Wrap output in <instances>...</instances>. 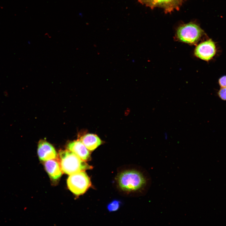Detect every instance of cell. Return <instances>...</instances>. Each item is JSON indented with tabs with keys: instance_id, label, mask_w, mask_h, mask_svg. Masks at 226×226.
Masks as SVG:
<instances>
[{
	"instance_id": "13",
	"label": "cell",
	"mask_w": 226,
	"mask_h": 226,
	"mask_svg": "<svg viewBox=\"0 0 226 226\" xmlns=\"http://www.w3.org/2000/svg\"><path fill=\"white\" fill-rule=\"evenodd\" d=\"M218 83L221 88L226 87V76L220 78L219 79Z\"/></svg>"
},
{
	"instance_id": "5",
	"label": "cell",
	"mask_w": 226,
	"mask_h": 226,
	"mask_svg": "<svg viewBox=\"0 0 226 226\" xmlns=\"http://www.w3.org/2000/svg\"><path fill=\"white\" fill-rule=\"evenodd\" d=\"M143 5L152 9L159 8L164 12L171 13L174 10H178L186 0H137Z\"/></svg>"
},
{
	"instance_id": "9",
	"label": "cell",
	"mask_w": 226,
	"mask_h": 226,
	"mask_svg": "<svg viewBox=\"0 0 226 226\" xmlns=\"http://www.w3.org/2000/svg\"><path fill=\"white\" fill-rule=\"evenodd\" d=\"M44 166L50 178L53 180H57L62 175V171L58 159H52L45 161Z\"/></svg>"
},
{
	"instance_id": "11",
	"label": "cell",
	"mask_w": 226,
	"mask_h": 226,
	"mask_svg": "<svg viewBox=\"0 0 226 226\" xmlns=\"http://www.w3.org/2000/svg\"><path fill=\"white\" fill-rule=\"evenodd\" d=\"M121 202L118 200H114L110 202L107 206V208L110 212L117 211L120 207Z\"/></svg>"
},
{
	"instance_id": "4",
	"label": "cell",
	"mask_w": 226,
	"mask_h": 226,
	"mask_svg": "<svg viewBox=\"0 0 226 226\" xmlns=\"http://www.w3.org/2000/svg\"><path fill=\"white\" fill-rule=\"evenodd\" d=\"M67 184L69 190L77 196L84 193L91 186L90 178L84 171L70 175Z\"/></svg>"
},
{
	"instance_id": "6",
	"label": "cell",
	"mask_w": 226,
	"mask_h": 226,
	"mask_svg": "<svg viewBox=\"0 0 226 226\" xmlns=\"http://www.w3.org/2000/svg\"><path fill=\"white\" fill-rule=\"evenodd\" d=\"M216 52L215 44L211 39L199 44L194 50V54L196 57L206 61L211 60Z\"/></svg>"
},
{
	"instance_id": "8",
	"label": "cell",
	"mask_w": 226,
	"mask_h": 226,
	"mask_svg": "<svg viewBox=\"0 0 226 226\" xmlns=\"http://www.w3.org/2000/svg\"><path fill=\"white\" fill-rule=\"evenodd\" d=\"M67 148L84 161L90 159V155L89 150L79 140L69 142L67 145Z\"/></svg>"
},
{
	"instance_id": "1",
	"label": "cell",
	"mask_w": 226,
	"mask_h": 226,
	"mask_svg": "<svg viewBox=\"0 0 226 226\" xmlns=\"http://www.w3.org/2000/svg\"><path fill=\"white\" fill-rule=\"evenodd\" d=\"M117 181L121 189L127 192L143 191L148 188L151 183L149 175L136 170L121 172L117 176Z\"/></svg>"
},
{
	"instance_id": "7",
	"label": "cell",
	"mask_w": 226,
	"mask_h": 226,
	"mask_svg": "<svg viewBox=\"0 0 226 226\" xmlns=\"http://www.w3.org/2000/svg\"><path fill=\"white\" fill-rule=\"evenodd\" d=\"M37 153L39 159L41 161H46L57 158L58 155L52 145L42 140L39 142Z\"/></svg>"
},
{
	"instance_id": "2",
	"label": "cell",
	"mask_w": 226,
	"mask_h": 226,
	"mask_svg": "<svg viewBox=\"0 0 226 226\" xmlns=\"http://www.w3.org/2000/svg\"><path fill=\"white\" fill-rule=\"evenodd\" d=\"M58 158L62 172L68 175L93 168L85 161L67 149L60 150Z\"/></svg>"
},
{
	"instance_id": "3",
	"label": "cell",
	"mask_w": 226,
	"mask_h": 226,
	"mask_svg": "<svg viewBox=\"0 0 226 226\" xmlns=\"http://www.w3.org/2000/svg\"><path fill=\"white\" fill-rule=\"evenodd\" d=\"M203 33V30L199 26L190 23L179 27L177 30L176 36L181 42L195 44L199 41Z\"/></svg>"
},
{
	"instance_id": "12",
	"label": "cell",
	"mask_w": 226,
	"mask_h": 226,
	"mask_svg": "<svg viewBox=\"0 0 226 226\" xmlns=\"http://www.w3.org/2000/svg\"><path fill=\"white\" fill-rule=\"evenodd\" d=\"M219 97L222 100H226V87H222L218 93Z\"/></svg>"
},
{
	"instance_id": "10",
	"label": "cell",
	"mask_w": 226,
	"mask_h": 226,
	"mask_svg": "<svg viewBox=\"0 0 226 226\" xmlns=\"http://www.w3.org/2000/svg\"><path fill=\"white\" fill-rule=\"evenodd\" d=\"M80 140L89 151H93L101 143V141L96 134L88 133L81 137Z\"/></svg>"
}]
</instances>
